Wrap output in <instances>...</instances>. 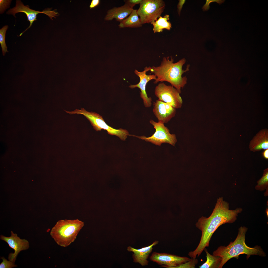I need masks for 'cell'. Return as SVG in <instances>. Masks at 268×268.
I'll list each match as a JSON object with an SVG mask.
<instances>
[{"label":"cell","mask_w":268,"mask_h":268,"mask_svg":"<svg viewBox=\"0 0 268 268\" xmlns=\"http://www.w3.org/2000/svg\"><path fill=\"white\" fill-rule=\"evenodd\" d=\"M133 10L126 4L119 7H114L108 10L104 19L109 21L115 19L120 23L129 15Z\"/></svg>","instance_id":"obj_15"},{"label":"cell","mask_w":268,"mask_h":268,"mask_svg":"<svg viewBox=\"0 0 268 268\" xmlns=\"http://www.w3.org/2000/svg\"><path fill=\"white\" fill-rule=\"evenodd\" d=\"M142 25L137 10L133 9L129 16L120 23L119 27L120 28H136L141 27Z\"/></svg>","instance_id":"obj_17"},{"label":"cell","mask_w":268,"mask_h":268,"mask_svg":"<svg viewBox=\"0 0 268 268\" xmlns=\"http://www.w3.org/2000/svg\"><path fill=\"white\" fill-rule=\"evenodd\" d=\"M154 93L158 100L167 103L176 109L182 107L183 101L180 94L172 85L160 83L156 87Z\"/></svg>","instance_id":"obj_8"},{"label":"cell","mask_w":268,"mask_h":268,"mask_svg":"<svg viewBox=\"0 0 268 268\" xmlns=\"http://www.w3.org/2000/svg\"><path fill=\"white\" fill-rule=\"evenodd\" d=\"M165 7L162 0H143L137 13L142 24L151 23L157 20Z\"/></svg>","instance_id":"obj_5"},{"label":"cell","mask_w":268,"mask_h":268,"mask_svg":"<svg viewBox=\"0 0 268 268\" xmlns=\"http://www.w3.org/2000/svg\"><path fill=\"white\" fill-rule=\"evenodd\" d=\"M242 211L240 207L230 210L229 203L223 197L218 199L211 215L208 218L201 217L196 223V227L201 231V236L197 247L189 253V256L194 258L199 257L205 247L209 246L212 236L218 228L223 224L233 223Z\"/></svg>","instance_id":"obj_1"},{"label":"cell","mask_w":268,"mask_h":268,"mask_svg":"<svg viewBox=\"0 0 268 268\" xmlns=\"http://www.w3.org/2000/svg\"><path fill=\"white\" fill-rule=\"evenodd\" d=\"M268 133L267 130L264 129L256 135L250 144L249 148L251 150L256 151L268 149Z\"/></svg>","instance_id":"obj_16"},{"label":"cell","mask_w":268,"mask_h":268,"mask_svg":"<svg viewBox=\"0 0 268 268\" xmlns=\"http://www.w3.org/2000/svg\"><path fill=\"white\" fill-rule=\"evenodd\" d=\"M170 58L169 60V57H164L160 66L152 67L150 71L156 77L154 82V84L160 82H167L181 94V89L186 84L187 81V77H182V75L189 70L190 66L188 65L185 70L183 69V66L186 62L185 59L174 63L173 59L171 57Z\"/></svg>","instance_id":"obj_2"},{"label":"cell","mask_w":268,"mask_h":268,"mask_svg":"<svg viewBox=\"0 0 268 268\" xmlns=\"http://www.w3.org/2000/svg\"><path fill=\"white\" fill-rule=\"evenodd\" d=\"M257 185L255 187V189L260 191L266 190L264 195L266 196H268V169H265L264 171L263 175L261 178L257 182Z\"/></svg>","instance_id":"obj_20"},{"label":"cell","mask_w":268,"mask_h":268,"mask_svg":"<svg viewBox=\"0 0 268 268\" xmlns=\"http://www.w3.org/2000/svg\"><path fill=\"white\" fill-rule=\"evenodd\" d=\"M263 157L266 159H268V149H267L263 152Z\"/></svg>","instance_id":"obj_29"},{"label":"cell","mask_w":268,"mask_h":268,"mask_svg":"<svg viewBox=\"0 0 268 268\" xmlns=\"http://www.w3.org/2000/svg\"><path fill=\"white\" fill-rule=\"evenodd\" d=\"M84 225L78 219L61 220L52 229L50 234L58 244L66 247L74 241Z\"/></svg>","instance_id":"obj_4"},{"label":"cell","mask_w":268,"mask_h":268,"mask_svg":"<svg viewBox=\"0 0 268 268\" xmlns=\"http://www.w3.org/2000/svg\"><path fill=\"white\" fill-rule=\"evenodd\" d=\"M11 236L9 237L1 235L0 238L1 239L6 242L10 247L14 250V253H10L9 254L8 258L9 260L15 263L19 252L29 248V243L25 239H20L16 234L14 233L12 231L11 232Z\"/></svg>","instance_id":"obj_12"},{"label":"cell","mask_w":268,"mask_h":268,"mask_svg":"<svg viewBox=\"0 0 268 268\" xmlns=\"http://www.w3.org/2000/svg\"><path fill=\"white\" fill-rule=\"evenodd\" d=\"M51 10L50 8L44 9L41 12L36 11L30 9L28 5H24L21 0H16L15 6L9 10L6 13L8 14H12L15 17L16 13L20 12L24 13L26 15L27 20L30 22V24L28 28L20 34L19 35V36H20L24 32L31 27L34 21L37 20V16L38 14L40 13L45 14L52 20H53V17L56 18L55 17L58 16L59 13L55 11V10L53 11Z\"/></svg>","instance_id":"obj_9"},{"label":"cell","mask_w":268,"mask_h":268,"mask_svg":"<svg viewBox=\"0 0 268 268\" xmlns=\"http://www.w3.org/2000/svg\"><path fill=\"white\" fill-rule=\"evenodd\" d=\"M143 0H124V2L130 8L133 9V7L136 4H139L142 2Z\"/></svg>","instance_id":"obj_26"},{"label":"cell","mask_w":268,"mask_h":268,"mask_svg":"<svg viewBox=\"0 0 268 268\" xmlns=\"http://www.w3.org/2000/svg\"><path fill=\"white\" fill-rule=\"evenodd\" d=\"M185 2V0H180L177 5V11L179 15H180V12Z\"/></svg>","instance_id":"obj_28"},{"label":"cell","mask_w":268,"mask_h":268,"mask_svg":"<svg viewBox=\"0 0 268 268\" xmlns=\"http://www.w3.org/2000/svg\"><path fill=\"white\" fill-rule=\"evenodd\" d=\"M247 230L246 227H241L238 229L236 238L233 242H230L226 246H221L219 247L213 252V255L221 258L218 268H222L229 260L233 258H237L241 254H246L247 259L253 255L266 256L265 253L261 247L256 246L251 247L246 244L245 239Z\"/></svg>","instance_id":"obj_3"},{"label":"cell","mask_w":268,"mask_h":268,"mask_svg":"<svg viewBox=\"0 0 268 268\" xmlns=\"http://www.w3.org/2000/svg\"><path fill=\"white\" fill-rule=\"evenodd\" d=\"M100 2V0H92L89 5L90 9L94 8L98 6L99 5Z\"/></svg>","instance_id":"obj_27"},{"label":"cell","mask_w":268,"mask_h":268,"mask_svg":"<svg viewBox=\"0 0 268 268\" xmlns=\"http://www.w3.org/2000/svg\"><path fill=\"white\" fill-rule=\"evenodd\" d=\"M153 106V112L158 122L167 123L175 116L176 109L167 103L157 100Z\"/></svg>","instance_id":"obj_13"},{"label":"cell","mask_w":268,"mask_h":268,"mask_svg":"<svg viewBox=\"0 0 268 268\" xmlns=\"http://www.w3.org/2000/svg\"><path fill=\"white\" fill-rule=\"evenodd\" d=\"M187 257H182L166 253L154 252L150 257V259L162 267L169 268H176L180 265L190 260Z\"/></svg>","instance_id":"obj_11"},{"label":"cell","mask_w":268,"mask_h":268,"mask_svg":"<svg viewBox=\"0 0 268 268\" xmlns=\"http://www.w3.org/2000/svg\"><path fill=\"white\" fill-rule=\"evenodd\" d=\"M11 0H0V13H3L6 9L9 7Z\"/></svg>","instance_id":"obj_24"},{"label":"cell","mask_w":268,"mask_h":268,"mask_svg":"<svg viewBox=\"0 0 268 268\" xmlns=\"http://www.w3.org/2000/svg\"><path fill=\"white\" fill-rule=\"evenodd\" d=\"M149 123L154 127L155 130L154 133L150 137L145 136H138L134 135H129L136 137L147 142H151L156 145L160 146L162 143H168L174 146L177 141L175 134H171L167 127L164 124L159 122H156L152 120Z\"/></svg>","instance_id":"obj_7"},{"label":"cell","mask_w":268,"mask_h":268,"mask_svg":"<svg viewBox=\"0 0 268 268\" xmlns=\"http://www.w3.org/2000/svg\"><path fill=\"white\" fill-rule=\"evenodd\" d=\"M76 113L84 115L90 122L94 129L97 131L102 129L105 130L109 134L115 135L122 140L125 141L129 135L128 131L122 129H115L108 125L104 120L102 116L99 114L93 112H89L84 108L80 110L77 109Z\"/></svg>","instance_id":"obj_6"},{"label":"cell","mask_w":268,"mask_h":268,"mask_svg":"<svg viewBox=\"0 0 268 268\" xmlns=\"http://www.w3.org/2000/svg\"><path fill=\"white\" fill-rule=\"evenodd\" d=\"M204 250L206 254V261L199 267L200 268H218L221 261V258L209 254L205 248Z\"/></svg>","instance_id":"obj_19"},{"label":"cell","mask_w":268,"mask_h":268,"mask_svg":"<svg viewBox=\"0 0 268 268\" xmlns=\"http://www.w3.org/2000/svg\"><path fill=\"white\" fill-rule=\"evenodd\" d=\"M198 262L197 259L191 258L189 261L180 265L176 268H195Z\"/></svg>","instance_id":"obj_22"},{"label":"cell","mask_w":268,"mask_h":268,"mask_svg":"<svg viewBox=\"0 0 268 268\" xmlns=\"http://www.w3.org/2000/svg\"><path fill=\"white\" fill-rule=\"evenodd\" d=\"M1 258L2 261L0 264V268H11L17 266L14 262L10 260L8 261L3 257Z\"/></svg>","instance_id":"obj_23"},{"label":"cell","mask_w":268,"mask_h":268,"mask_svg":"<svg viewBox=\"0 0 268 268\" xmlns=\"http://www.w3.org/2000/svg\"><path fill=\"white\" fill-rule=\"evenodd\" d=\"M158 242V241H155L150 246L138 249L129 246L128 247L127 250L134 253L133 255V257L134 262L139 263L142 266H146L149 262L147 259L152 251L153 247Z\"/></svg>","instance_id":"obj_14"},{"label":"cell","mask_w":268,"mask_h":268,"mask_svg":"<svg viewBox=\"0 0 268 268\" xmlns=\"http://www.w3.org/2000/svg\"><path fill=\"white\" fill-rule=\"evenodd\" d=\"M151 67H146L144 68V70L142 72L138 71L135 69V73L139 78L140 81L137 84L131 85L129 86V87L131 89L137 87L140 89L141 91L140 97L143 100L144 106L146 108L150 107L151 106L152 99L151 97H149L147 96L146 90V85L150 80H155L156 78V76L154 74L147 75L146 74V72L150 70Z\"/></svg>","instance_id":"obj_10"},{"label":"cell","mask_w":268,"mask_h":268,"mask_svg":"<svg viewBox=\"0 0 268 268\" xmlns=\"http://www.w3.org/2000/svg\"><path fill=\"white\" fill-rule=\"evenodd\" d=\"M224 1V0H207L205 4L203 6L202 9L203 11H206L208 10L209 8V4L212 2H216L220 4Z\"/></svg>","instance_id":"obj_25"},{"label":"cell","mask_w":268,"mask_h":268,"mask_svg":"<svg viewBox=\"0 0 268 268\" xmlns=\"http://www.w3.org/2000/svg\"><path fill=\"white\" fill-rule=\"evenodd\" d=\"M8 28L7 25H5L0 30V43L3 55H5L6 52H8L5 42V34Z\"/></svg>","instance_id":"obj_21"},{"label":"cell","mask_w":268,"mask_h":268,"mask_svg":"<svg viewBox=\"0 0 268 268\" xmlns=\"http://www.w3.org/2000/svg\"><path fill=\"white\" fill-rule=\"evenodd\" d=\"M169 16L166 14L162 17L160 16L159 19L151 24L153 26V31L154 33L163 32L164 29L170 30L171 28V23L168 21Z\"/></svg>","instance_id":"obj_18"}]
</instances>
